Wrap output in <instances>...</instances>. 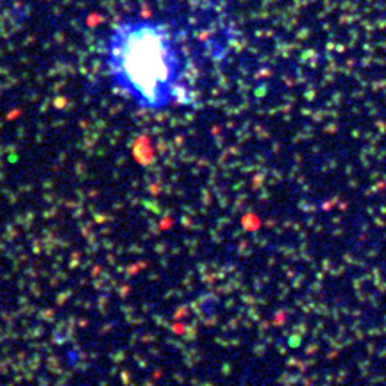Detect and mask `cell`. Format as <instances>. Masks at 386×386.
I'll use <instances>...</instances> for the list:
<instances>
[{
  "mask_svg": "<svg viewBox=\"0 0 386 386\" xmlns=\"http://www.w3.org/2000/svg\"><path fill=\"white\" fill-rule=\"evenodd\" d=\"M104 67L114 90L143 111H166L186 99L184 55L159 20L118 22L107 34Z\"/></svg>",
  "mask_w": 386,
  "mask_h": 386,
  "instance_id": "obj_1",
  "label": "cell"
}]
</instances>
